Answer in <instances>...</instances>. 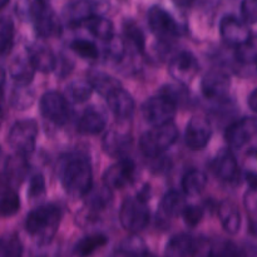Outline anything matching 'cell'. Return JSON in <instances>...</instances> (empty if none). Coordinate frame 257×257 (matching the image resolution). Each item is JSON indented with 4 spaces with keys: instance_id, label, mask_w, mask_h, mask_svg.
Returning a JSON list of instances; mask_svg holds the SVG:
<instances>
[{
    "instance_id": "3957f363",
    "label": "cell",
    "mask_w": 257,
    "mask_h": 257,
    "mask_svg": "<svg viewBox=\"0 0 257 257\" xmlns=\"http://www.w3.org/2000/svg\"><path fill=\"white\" fill-rule=\"evenodd\" d=\"M178 137V130L172 122L156 125L143 133L140 140L141 151L146 157L156 158L168 150Z\"/></svg>"
},
{
    "instance_id": "9c48e42d",
    "label": "cell",
    "mask_w": 257,
    "mask_h": 257,
    "mask_svg": "<svg viewBox=\"0 0 257 257\" xmlns=\"http://www.w3.org/2000/svg\"><path fill=\"white\" fill-rule=\"evenodd\" d=\"M40 110L50 122L63 125L69 120L70 108L65 98L58 92H47L40 99Z\"/></svg>"
},
{
    "instance_id": "ba28073f",
    "label": "cell",
    "mask_w": 257,
    "mask_h": 257,
    "mask_svg": "<svg viewBox=\"0 0 257 257\" xmlns=\"http://www.w3.org/2000/svg\"><path fill=\"white\" fill-rule=\"evenodd\" d=\"M147 20L153 34L161 39H170V38H176L180 35V24L167 10L158 5H155L148 10Z\"/></svg>"
},
{
    "instance_id": "d6a6232c",
    "label": "cell",
    "mask_w": 257,
    "mask_h": 257,
    "mask_svg": "<svg viewBox=\"0 0 257 257\" xmlns=\"http://www.w3.org/2000/svg\"><path fill=\"white\" fill-rule=\"evenodd\" d=\"M35 100L34 92L29 89L28 85H19L13 89L12 98H10V104L15 109H27L30 105H33Z\"/></svg>"
},
{
    "instance_id": "5b68a950",
    "label": "cell",
    "mask_w": 257,
    "mask_h": 257,
    "mask_svg": "<svg viewBox=\"0 0 257 257\" xmlns=\"http://www.w3.org/2000/svg\"><path fill=\"white\" fill-rule=\"evenodd\" d=\"M30 15L39 37L50 38L62 33L60 22L50 7L49 0H34L30 7Z\"/></svg>"
},
{
    "instance_id": "816d5d0a",
    "label": "cell",
    "mask_w": 257,
    "mask_h": 257,
    "mask_svg": "<svg viewBox=\"0 0 257 257\" xmlns=\"http://www.w3.org/2000/svg\"><path fill=\"white\" fill-rule=\"evenodd\" d=\"M248 155L253 156V157L257 158V145L252 146V147L250 148V151H248Z\"/></svg>"
},
{
    "instance_id": "30bf717a",
    "label": "cell",
    "mask_w": 257,
    "mask_h": 257,
    "mask_svg": "<svg viewBox=\"0 0 257 257\" xmlns=\"http://www.w3.org/2000/svg\"><path fill=\"white\" fill-rule=\"evenodd\" d=\"M171 77L180 84H188L200 72V64L195 55L190 52H182L172 58L168 65Z\"/></svg>"
},
{
    "instance_id": "74e56055",
    "label": "cell",
    "mask_w": 257,
    "mask_h": 257,
    "mask_svg": "<svg viewBox=\"0 0 257 257\" xmlns=\"http://www.w3.org/2000/svg\"><path fill=\"white\" fill-rule=\"evenodd\" d=\"M87 195V205L88 207L92 208V210H102V208H104L105 206L110 202V200H112V193L109 192V188L108 187L99 188V190L97 191H92V188H90V191Z\"/></svg>"
},
{
    "instance_id": "ee69618b",
    "label": "cell",
    "mask_w": 257,
    "mask_h": 257,
    "mask_svg": "<svg viewBox=\"0 0 257 257\" xmlns=\"http://www.w3.org/2000/svg\"><path fill=\"white\" fill-rule=\"evenodd\" d=\"M203 257H238V252L232 243L222 242L213 246Z\"/></svg>"
},
{
    "instance_id": "2e32d148",
    "label": "cell",
    "mask_w": 257,
    "mask_h": 257,
    "mask_svg": "<svg viewBox=\"0 0 257 257\" xmlns=\"http://www.w3.org/2000/svg\"><path fill=\"white\" fill-rule=\"evenodd\" d=\"M136 172V165L131 160L119 161L110 166L103 176V182L109 190H120L133 181Z\"/></svg>"
},
{
    "instance_id": "d590c367",
    "label": "cell",
    "mask_w": 257,
    "mask_h": 257,
    "mask_svg": "<svg viewBox=\"0 0 257 257\" xmlns=\"http://www.w3.org/2000/svg\"><path fill=\"white\" fill-rule=\"evenodd\" d=\"M14 42V24L9 18H0V54H7Z\"/></svg>"
},
{
    "instance_id": "8d00e7d4",
    "label": "cell",
    "mask_w": 257,
    "mask_h": 257,
    "mask_svg": "<svg viewBox=\"0 0 257 257\" xmlns=\"http://www.w3.org/2000/svg\"><path fill=\"white\" fill-rule=\"evenodd\" d=\"M161 95H165L166 98L172 100L177 107L181 104H187L190 102V92L180 84L163 85L161 89Z\"/></svg>"
},
{
    "instance_id": "ab89813d",
    "label": "cell",
    "mask_w": 257,
    "mask_h": 257,
    "mask_svg": "<svg viewBox=\"0 0 257 257\" xmlns=\"http://www.w3.org/2000/svg\"><path fill=\"white\" fill-rule=\"evenodd\" d=\"M70 49L84 59H97L98 58V48L94 43L84 39L73 40L70 43Z\"/></svg>"
},
{
    "instance_id": "60d3db41",
    "label": "cell",
    "mask_w": 257,
    "mask_h": 257,
    "mask_svg": "<svg viewBox=\"0 0 257 257\" xmlns=\"http://www.w3.org/2000/svg\"><path fill=\"white\" fill-rule=\"evenodd\" d=\"M124 34L131 42L135 44V47L140 50L141 53L145 50L146 40H145V34H143L142 29L136 24L135 22H127L124 24Z\"/></svg>"
},
{
    "instance_id": "8992f818",
    "label": "cell",
    "mask_w": 257,
    "mask_h": 257,
    "mask_svg": "<svg viewBox=\"0 0 257 257\" xmlns=\"http://www.w3.org/2000/svg\"><path fill=\"white\" fill-rule=\"evenodd\" d=\"M38 133H39V127L34 119L18 120L10 128L8 141L18 153L25 156L34 151Z\"/></svg>"
},
{
    "instance_id": "1f68e13d",
    "label": "cell",
    "mask_w": 257,
    "mask_h": 257,
    "mask_svg": "<svg viewBox=\"0 0 257 257\" xmlns=\"http://www.w3.org/2000/svg\"><path fill=\"white\" fill-rule=\"evenodd\" d=\"M20 208V198L13 188H0V216L10 217Z\"/></svg>"
},
{
    "instance_id": "f546056e",
    "label": "cell",
    "mask_w": 257,
    "mask_h": 257,
    "mask_svg": "<svg viewBox=\"0 0 257 257\" xmlns=\"http://www.w3.org/2000/svg\"><path fill=\"white\" fill-rule=\"evenodd\" d=\"M207 185V176L200 170H191L183 176L182 188L186 195H200Z\"/></svg>"
},
{
    "instance_id": "6da1fadb",
    "label": "cell",
    "mask_w": 257,
    "mask_h": 257,
    "mask_svg": "<svg viewBox=\"0 0 257 257\" xmlns=\"http://www.w3.org/2000/svg\"><path fill=\"white\" fill-rule=\"evenodd\" d=\"M58 173L65 193L70 197H83L92 188V167L89 161L79 153L62 157Z\"/></svg>"
},
{
    "instance_id": "4dcf8cb0",
    "label": "cell",
    "mask_w": 257,
    "mask_h": 257,
    "mask_svg": "<svg viewBox=\"0 0 257 257\" xmlns=\"http://www.w3.org/2000/svg\"><path fill=\"white\" fill-rule=\"evenodd\" d=\"M109 257H146L145 242L137 236H132L123 241L122 245L115 248Z\"/></svg>"
},
{
    "instance_id": "b9f144b4",
    "label": "cell",
    "mask_w": 257,
    "mask_h": 257,
    "mask_svg": "<svg viewBox=\"0 0 257 257\" xmlns=\"http://www.w3.org/2000/svg\"><path fill=\"white\" fill-rule=\"evenodd\" d=\"M45 195V180L42 173H35L29 182V190H28V197L32 201L39 200Z\"/></svg>"
},
{
    "instance_id": "ac0fdd59",
    "label": "cell",
    "mask_w": 257,
    "mask_h": 257,
    "mask_svg": "<svg viewBox=\"0 0 257 257\" xmlns=\"http://www.w3.org/2000/svg\"><path fill=\"white\" fill-rule=\"evenodd\" d=\"M200 247V240L188 233L175 235L166 246L167 257H192Z\"/></svg>"
},
{
    "instance_id": "4316f807",
    "label": "cell",
    "mask_w": 257,
    "mask_h": 257,
    "mask_svg": "<svg viewBox=\"0 0 257 257\" xmlns=\"http://www.w3.org/2000/svg\"><path fill=\"white\" fill-rule=\"evenodd\" d=\"M107 241V236L103 233H93V235L85 236L74 246V255L78 257H89L93 255V252L103 247Z\"/></svg>"
},
{
    "instance_id": "cb8c5ba5",
    "label": "cell",
    "mask_w": 257,
    "mask_h": 257,
    "mask_svg": "<svg viewBox=\"0 0 257 257\" xmlns=\"http://www.w3.org/2000/svg\"><path fill=\"white\" fill-rule=\"evenodd\" d=\"M28 168L29 166L24 155L17 153L14 156H10L5 163V175H7L8 181L13 185H20L27 176Z\"/></svg>"
},
{
    "instance_id": "603a6c76",
    "label": "cell",
    "mask_w": 257,
    "mask_h": 257,
    "mask_svg": "<svg viewBox=\"0 0 257 257\" xmlns=\"http://www.w3.org/2000/svg\"><path fill=\"white\" fill-rule=\"evenodd\" d=\"M186 207V200L178 191H170L163 196L160 205V216L165 220L172 218L182 213Z\"/></svg>"
},
{
    "instance_id": "c3c4849f",
    "label": "cell",
    "mask_w": 257,
    "mask_h": 257,
    "mask_svg": "<svg viewBox=\"0 0 257 257\" xmlns=\"http://www.w3.org/2000/svg\"><path fill=\"white\" fill-rule=\"evenodd\" d=\"M248 231H250L251 235L256 236L257 237V217L252 218V220L250 221V225H248Z\"/></svg>"
},
{
    "instance_id": "836d02e7",
    "label": "cell",
    "mask_w": 257,
    "mask_h": 257,
    "mask_svg": "<svg viewBox=\"0 0 257 257\" xmlns=\"http://www.w3.org/2000/svg\"><path fill=\"white\" fill-rule=\"evenodd\" d=\"M23 245L17 235L8 233L0 237V257H22Z\"/></svg>"
},
{
    "instance_id": "83f0119b",
    "label": "cell",
    "mask_w": 257,
    "mask_h": 257,
    "mask_svg": "<svg viewBox=\"0 0 257 257\" xmlns=\"http://www.w3.org/2000/svg\"><path fill=\"white\" fill-rule=\"evenodd\" d=\"M34 72L35 69L33 68L29 59L25 60L22 58H17L15 60H13L9 68L10 75L19 85H29L34 78Z\"/></svg>"
},
{
    "instance_id": "9a60e30c",
    "label": "cell",
    "mask_w": 257,
    "mask_h": 257,
    "mask_svg": "<svg viewBox=\"0 0 257 257\" xmlns=\"http://www.w3.org/2000/svg\"><path fill=\"white\" fill-rule=\"evenodd\" d=\"M230 87V77L220 69H212L206 73L201 82L203 95L208 99H223L227 97Z\"/></svg>"
},
{
    "instance_id": "7402d4cb",
    "label": "cell",
    "mask_w": 257,
    "mask_h": 257,
    "mask_svg": "<svg viewBox=\"0 0 257 257\" xmlns=\"http://www.w3.org/2000/svg\"><path fill=\"white\" fill-rule=\"evenodd\" d=\"M29 62L35 70L42 73H50L57 67L55 55L45 45H34L29 48Z\"/></svg>"
},
{
    "instance_id": "52a82bcc",
    "label": "cell",
    "mask_w": 257,
    "mask_h": 257,
    "mask_svg": "<svg viewBox=\"0 0 257 257\" xmlns=\"http://www.w3.org/2000/svg\"><path fill=\"white\" fill-rule=\"evenodd\" d=\"M177 112V105L165 95L148 98L142 105V114L148 123L161 125L172 122Z\"/></svg>"
},
{
    "instance_id": "7a4b0ae2",
    "label": "cell",
    "mask_w": 257,
    "mask_h": 257,
    "mask_svg": "<svg viewBox=\"0 0 257 257\" xmlns=\"http://www.w3.org/2000/svg\"><path fill=\"white\" fill-rule=\"evenodd\" d=\"M62 212L58 206L43 205L33 210L25 220V228L42 242H48L57 232Z\"/></svg>"
},
{
    "instance_id": "681fc988",
    "label": "cell",
    "mask_w": 257,
    "mask_h": 257,
    "mask_svg": "<svg viewBox=\"0 0 257 257\" xmlns=\"http://www.w3.org/2000/svg\"><path fill=\"white\" fill-rule=\"evenodd\" d=\"M173 2H175V4L178 5V7H188L193 0H173Z\"/></svg>"
},
{
    "instance_id": "5bb4252c",
    "label": "cell",
    "mask_w": 257,
    "mask_h": 257,
    "mask_svg": "<svg viewBox=\"0 0 257 257\" xmlns=\"http://www.w3.org/2000/svg\"><path fill=\"white\" fill-rule=\"evenodd\" d=\"M212 136V128L207 118L195 115L191 118L186 128V145L193 151L203 150L208 145Z\"/></svg>"
},
{
    "instance_id": "4fadbf2b",
    "label": "cell",
    "mask_w": 257,
    "mask_h": 257,
    "mask_svg": "<svg viewBox=\"0 0 257 257\" xmlns=\"http://www.w3.org/2000/svg\"><path fill=\"white\" fill-rule=\"evenodd\" d=\"M220 33L225 43L236 48L242 45L252 37V32L246 22L240 20L233 15L222 18L220 23Z\"/></svg>"
},
{
    "instance_id": "7c38bea8",
    "label": "cell",
    "mask_w": 257,
    "mask_h": 257,
    "mask_svg": "<svg viewBox=\"0 0 257 257\" xmlns=\"http://www.w3.org/2000/svg\"><path fill=\"white\" fill-rule=\"evenodd\" d=\"M257 135V119L252 117H246L230 125L226 130V141L230 147L241 150L252 141Z\"/></svg>"
},
{
    "instance_id": "e575fe53",
    "label": "cell",
    "mask_w": 257,
    "mask_h": 257,
    "mask_svg": "<svg viewBox=\"0 0 257 257\" xmlns=\"http://www.w3.org/2000/svg\"><path fill=\"white\" fill-rule=\"evenodd\" d=\"M93 90L94 89H93L89 80H74L68 85V94L75 103H83L89 99Z\"/></svg>"
},
{
    "instance_id": "44dd1931",
    "label": "cell",
    "mask_w": 257,
    "mask_h": 257,
    "mask_svg": "<svg viewBox=\"0 0 257 257\" xmlns=\"http://www.w3.org/2000/svg\"><path fill=\"white\" fill-rule=\"evenodd\" d=\"M218 218L223 230L230 235H236L241 228V213L235 202L225 200L218 205Z\"/></svg>"
},
{
    "instance_id": "db71d44e",
    "label": "cell",
    "mask_w": 257,
    "mask_h": 257,
    "mask_svg": "<svg viewBox=\"0 0 257 257\" xmlns=\"http://www.w3.org/2000/svg\"><path fill=\"white\" fill-rule=\"evenodd\" d=\"M251 257H257V247L252 250V252H251Z\"/></svg>"
},
{
    "instance_id": "f1b7e54d",
    "label": "cell",
    "mask_w": 257,
    "mask_h": 257,
    "mask_svg": "<svg viewBox=\"0 0 257 257\" xmlns=\"http://www.w3.org/2000/svg\"><path fill=\"white\" fill-rule=\"evenodd\" d=\"M88 80L92 84L93 89H95L99 94L104 95V97H107L110 92H113L117 88L122 87L115 78L110 77L103 72H98V70H92L89 73Z\"/></svg>"
},
{
    "instance_id": "bcb514c9",
    "label": "cell",
    "mask_w": 257,
    "mask_h": 257,
    "mask_svg": "<svg viewBox=\"0 0 257 257\" xmlns=\"http://www.w3.org/2000/svg\"><path fill=\"white\" fill-rule=\"evenodd\" d=\"M243 206L247 212H257V187L255 186H251V188L246 191L245 196H243Z\"/></svg>"
},
{
    "instance_id": "277c9868",
    "label": "cell",
    "mask_w": 257,
    "mask_h": 257,
    "mask_svg": "<svg viewBox=\"0 0 257 257\" xmlns=\"http://www.w3.org/2000/svg\"><path fill=\"white\" fill-rule=\"evenodd\" d=\"M119 221L123 228L131 233H138L147 227L150 222V211L146 201L137 197H127L119 211Z\"/></svg>"
},
{
    "instance_id": "f5cc1de1",
    "label": "cell",
    "mask_w": 257,
    "mask_h": 257,
    "mask_svg": "<svg viewBox=\"0 0 257 257\" xmlns=\"http://www.w3.org/2000/svg\"><path fill=\"white\" fill-rule=\"evenodd\" d=\"M10 0H0V8H4L5 5L9 4Z\"/></svg>"
},
{
    "instance_id": "8fae6325",
    "label": "cell",
    "mask_w": 257,
    "mask_h": 257,
    "mask_svg": "<svg viewBox=\"0 0 257 257\" xmlns=\"http://www.w3.org/2000/svg\"><path fill=\"white\" fill-rule=\"evenodd\" d=\"M105 8L102 0H75L64 8L63 15L70 25H79L88 18L104 12Z\"/></svg>"
},
{
    "instance_id": "7dc6e473",
    "label": "cell",
    "mask_w": 257,
    "mask_h": 257,
    "mask_svg": "<svg viewBox=\"0 0 257 257\" xmlns=\"http://www.w3.org/2000/svg\"><path fill=\"white\" fill-rule=\"evenodd\" d=\"M247 104H248V107H250L251 110L257 112V88H255V89L250 93V95H248Z\"/></svg>"
},
{
    "instance_id": "d4e9b609",
    "label": "cell",
    "mask_w": 257,
    "mask_h": 257,
    "mask_svg": "<svg viewBox=\"0 0 257 257\" xmlns=\"http://www.w3.org/2000/svg\"><path fill=\"white\" fill-rule=\"evenodd\" d=\"M104 115L94 109H87L78 122V131L83 135H97L105 127Z\"/></svg>"
},
{
    "instance_id": "ffe728a7",
    "label": "cell",
    "mask_w": 257,
    "mask_h": 257,
    "mask_svg": "<svg viewBox=\"0 0 257 257\" xmlns=\"http://www.w3.org/2000/svg\"><path fill=\"white\" fill-rule=\"evenodd\" d=\"M103 151L110 157H120L132 146V136L119 130H110L103 138Z\"/></svg>"
},
{
    "instance_id": "484cf974",
    "label": "cell",
    "mask_w": 257,
    "mask_h": 257,
    "mask_svg": "<svg viewBox=\"0 0 257 257\" xmlns=\"http://www.w3.org/2000/svg\"><path fill=\"white\" fill-rule=\"evenodd\" d=\"M82 24L95 38H99L102 40H110L113 38V33H114L113 23L107 18H103L100 15H93L84 20Z\"/></svg>"
},
{
    "instance_id": "d6986e66",
    "label": "cell",
    "mask_w": 257,
    "mask_h": 257,
    "mask_svg": "<svg viewBox=\"0 0 257 257\" xmlns=\"http://www.w3.org/2000/svg\"><path fill=\"white\" fill-rule=\"evenodd\" d=\"M110 110L119 119H128L135 112V100L132 95L125 92L122 87L117 88L105 97Z\"/></svg>"
},
{
    "instance_id": "f907efd6",
    "label": "cell",
    "mask_w": 257,
    "mask_h": 257,
    "mask_svg": "<svg viewBox=\"0 0 257 257\" xmlns=\"http://www.w3.org/2000/svg\"><path fill=\"white\" fill-rule=\"evenodd\" d=\"M4 80H5V72L2 67H0V87H3L4 84Z\"/></svg>"
},
{
    "instance_id": "e0dca14e",
    "label": "cell",
    "mask_w": 257,
    "mask_h": 257,
    "mask_svg": "<svg viewBox=\"0 0 257 257\" xmlns=\"http://www.w3.org/2000/svg\"><path fill=\"white\" fill-rule=\"evenodd\" d=\"M211 168H212L213 173L225 182L235 181L238 177V172H240L237 160L233 156V153L227 148L221 150L215 156L212 163H211Z\"/></svg>"
},
{
    "instance_id": "7bdbcfd3",
    "label": "cell",
    "mask_w": 257,
    "mask_h": 257,
    "mask_svg": "<svg viewBox=\"0 0 257 257\" xmlns=\"http://www.w3.org/2000/svg\"><path fill=\"white\" fill-rule=\"evenodd\" d=\"M182 216L186 225L195 227V226H197L202 221L203 208L197 205H186V207L182 211Z\"/></svg>"
},
{
    "instance_id": "f35d334b",
    "label": "cell",
    "mask_w": 257,
    "mask_h": 257,
    "mask_svg": "<svg viewBox=\"0 0 257 257\" xmlns=\"http://www.w3.org/2000/svg\"><path fill=\"white\" fill-rule=\"evenodd\" d=\"M236 57L240 62L246 63V64L257 62V35H252L247 42L237 47Z\"/></svg>"
},
{
    "instance_id": "f6af8a7d",
    "label": "cell",
    "mask_w": 257,
    "mask_h": 257,
    "mask_svg": "<svg viewBox=\"0 0 257 257\" xmlns=\"http://www.w3.org/2000/svg\"><path fill=\"white\" fill-rule=\"evenodd\" d=\"M241 14L246 23H250V24L257 23V0H242Z\"/></svg>"
}]
</instances>
